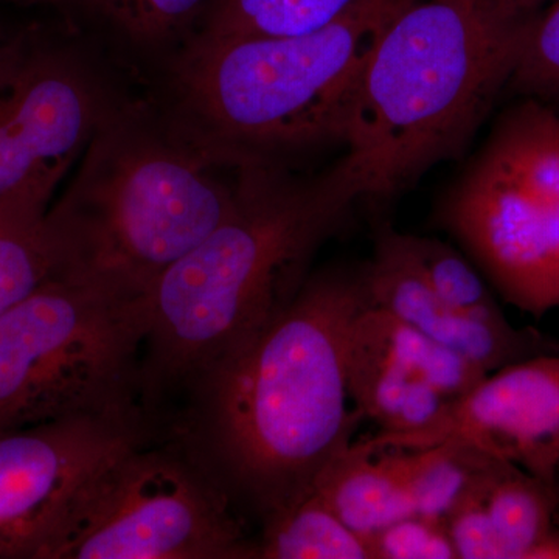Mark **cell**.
I'll return each instance as SVG.
<instances>
[{
    "label": "cell",
    "mask_w": 559,
    "mask_h": 559,
    "mask_svg": "<svg viewBox=\"0 0 559 559\" xmlns=\"http://www.w3.org/2000/svg\"><path fill=\"white\" fill-rule=\"evenodd\" d=\"M249 160L180 127L164 130L135 110L110 109L47 213L62 274L148 296L234 212Z\"/></svg>",
    "instance_id": "cell-4"
},
{
    "label": "cell",
    "mask_w": 559,
    "mask_h": 559,
    "mask_svg": "<svg viewBox=\"0 0 559 559\" xmlns=\"http://www.w3.org/2000/svg\"><path fill=\"white\" fill-rule=\"evenodd\" d=\"M371 559H457L443 522L412 516L366 538Z\"/></svg>",
    "instance_id": "cell-24"
},
{
    "label": "cell",
    "mask_w": 559,
    "mask_h": 559,
    "mask_svg": "<svg viewBox=\"0 0 559 559\" xmlns=\"http://www.w3.org/2000/svg\"><path fill=\"white\" fill-rule=\"evenodd\" d=\"M148 441V429L94 418L44 423L0 436V559H49L81 489Z\"/></svg>",
    "instance_id": "cell-10"
},
{
    "label": "cell",
    "mask_w": 559,
    "mask_h": 559,
    "mask_svg": "<svg viewBox=\"0 0 559 559\" xmlns=\"http://www.w3.org/2000/svg\"><path fill=\"white\" fill-rule=\"evenodd\" d=\"M148 296L73 274L0 314V436L94 418L148 428L143 347Z\"/></svg>",
    "instance_id": "cell-6"
},
{
    "label": "cell",
    "mask_w": 559,
    "mask_h": 559,
    "mask_svg": "<svg viewBox=\"0 0 559 559\" xmlns=\"http://www.w3.org/2000/svg\"><path fill=\"white\" fill-rule=\"evenodd\" d=\"M404 241L423 277L441 300L485 322L509 323L485 280L457 250L414 235H404Z\"/></svg>",
    "instance_id": "cell-21"
},
{
    "label": "cell",
    "mask_w": 559,
    "mask_h": 559,
    "mask_svg": "<svg viewBox=\"0 0 559 559\" xmlns=\"http://www.w3.org/2000/svg\"><path fill=\"white\" fill-rule=\"evenodd\" d=\"M348 384L353 406L382 436L428 428L452 400L349 340Z\"/></svg>",
    "instance_id": "cell-15"
},
{
    "label": "cell",
    "mask_w": 559,
    "mask_h": 559,
    "mask_svg": "<svg viewBox=\"0 0 559 559\" xmlns=\"http://www.w3.org/2000/svg\"><path fill=\"white\" fill-rule=\"evenodd\" d=\"M474 496L487 514L502 559H536L540 544L554 536L558 487L513 463L499 460Z\"/></svg>",
    "instance_id": "cell-16"
},
{
    "label": "cell",
    "mask_w": 559,
    "mask_h": 559,
    "mask_svg": "<svg viewBox=\"0 0 559 559\" xmlns=\"http://www.w3.org/2000/svg\"><path fill=\"white\" fill-rule=\"evenodd\" d=\"M110 27L142 46H159L200 24L209 0H83Z\"/></svg>",
    "instance_id": "cell-22"
},
{
    "label": "cell",
    "mask_w": 559,
    "mask_h": 559,
    "mask_svg": "<svg viewBox=\"0 0 559 559\" xmlns=\"http://www.w3.org/2000/svg\"><path fill=\"white\" fill-rule=\"evenodd\" d=\"M535 14L506 0H411L389 22L364 69L345 142L367 198L396 197L462 156L509 91Z\"/></svg>",
    "instance_id": "cell-3"
},
{
    "label": "cell",
    "mask_w": 559,
    "mask_h": 559,
    "mask_svg": "<svg viewBox=\"0 0 559 559\" xmlns=\"http://www.w3.org/2000/svg\"><path fill=\"white\" fill-rule=\"evenodd\" d=\"M366 274L320 272L248 348L183 400L175 440L260 521L311 491L362 421L349 396L353 323Z\"/></svg>",
    "instance_id": "cell-1"
},
{
    "label": "cell",
    "mask_w": 559,
    "mask_h": 559,
    "mask_svg": "<svg viewBox=\"0 0 559 559\" xmlns=\"http://www.w3.org/2000/svg\"><path fill=\"white\" fill-rule=\"evenodd\" d=\"M312 489L364 539L414 514L406 485L388 450L356 441L316 477Z\"/></svg>",
    "instance_id": "cell-13"
},
{
    "label": "cell",
    "mask_w": 559,
    "mask_h": 559,
    "mask_svg": "<svg viewBox=\"0 0 559 559\" xmlns=\"http://www.w3.org/2000/svg\"><path fill=\"white\" fill-rule=\"evenodd\" d=\"M356 0H209L194 35L207 38L288 36L318 31Z\"/></svg>",
    "instance_id": "cell-20"
},
{
    "label": "cell",
    "mask_w": 559,
    "mask_h": 559,
    "mask_svg": "<svg viewBox=\"0 0 559 559\" xmlns=\"http://www.w3.org/2000/svg\"><path fill=\"white\" fill-rule=\"evenodd\" d=\"M388 450L409 492L414 514L443 522L469 498L500 459L466 443Z\"/></svg>",
    "instance_id": "cell-18"
},
{
    "label": "cell",
    "mask_w": 559,
    "mask_h": 559,
    "mask_svg": "<svg viewBox=\"0 0 559 559\" xmlns=\"http://www.w3.org/2000/svg\"><path fill=\"white\" fill-rule=\"evenodd\" d=\"M252 559L234 499L175 440L134 444L73 500L49 559Z\"/></svg>",
    "instance_id": "cell-8"
},
{
    "label": "cell",
    "mask_w": 559,
    "mask_h": 559,
    "mask_svg": "<svg viewBox=\"0 0 559 559\" xmlns=\"http://www.w3.org/2000/svg\"><path fill=\"white\" fill-rule=\"evenodd\" d=\"M506 2L511 9L521 11V13L535 14L558 0H506Z\"/></svg>",
    "instance_id": "cell-25"
},
{
    "label": "cell",
    "mask_w": 559,
    "mask_h": 559,
    "mask_svg": "<svg viewBox=\"0 0 559 559\" xmlns=\"http://www.w3.org/2000/svg\"><path fill=\"white\" fill-rule=\"evenodd\" d=\"M509 91L554 106L559 102V0L530 22Z\"/></svg>",
    "instance_id": "cell-23"
},
{
    "label": "cell",
    "mask_w": 559,
    "mask_h": 559,
    "mask_svg": "<svg viewBox=\"0 0 559 559\" xmlns=\"http://www.w3.org/2000/svg\"><path fill=\"white\" fill-rule=\"evenodd\" d=\"M367 443L377 450L466 443L558 487L559 352L491 371L452 400L428 428L404 436L374 433Z\"/></svg>",
    "instance_id": "cell-11"
},
{
    "label": "cell",
    "mask_w": 559,
    "mask_h": 559,
    "mask_svg": "<svg viewBox=\"0 0 559 559\" xmlns=\"http://www.w3.org/2000/svg\"><path fill=\"white\" fill-rule=\"evenodd\" d=\"M440 218L503 300L559 310V112L521 98L503 110Z\"/></svg>",
    "instance_id": "cell-7"
},
{
    "label": "cell",
    "mask_w": 559,
    "mask_h": 559,
    "mask_svg": "<svg viewBox=\"0 0 559 559\" xmlns=\"http://www.w3.org/2000/svg\"><path fill=\"white\" fill-rule=\"evenodd\" d=\"M57 189L33 183L0 198V314L64 270L47 216Z\"/></svg>",
    "instance_id": "cell-14"
},
{
    "label": "cell",
    "mask_w": 559,
    "mask_h": 559,
    "mask_svg": "<svg viewBox=\"0 0 559 559\" xmlns=\"http://www.w3.org/2000/svg\"><path fill=\"white\" fill-rule=\"evenodd\" d=\"M7 39L0 38V51H2L3 46H5Z\"/></svg>",
    "instance_id": "cell-26"
},
{
    "label": "cell",
    "mask_w": 559,
    "mask_h": 559,
    "mask_svg": "<svg viewBox=\"0 0 559 559\" xmlns=\"http://www.w3.org/2000/svg\"><path fill=\"white\" fill-rule=\"evenodd\" d=\"M112 106L73 51L21 35L0 51V198L60 186Z\"/></svg>",
    "instance_id": "cell-9"
},
{
    "label": "cell",
    "mask_w": 559,
    "mask_h": 559,
    "mask_svg": "<svg viewBox=\"0 0 559 559\" xmlns=\"http://www.w3.org/2000/svg\"><path fill=\"white\" fill-rule=\"evenodd\" d=\"M364 274L374 307L392 312L487 373L559 352V344L538 331L485 322L441 300L418 270L404 235L389 227L381 230L373 261Z\"/></svg>",
    "instance_id": "cell-12"
},
{
    "label": "cell",
    "mask_w": 559,
    "mask_h": 559,
    "mask_svg": "<svg viewBox=\"0 0 559 559\" xmlns=\"http://www.w3.org/2000/svg\"><path fill=\"white\" fill-rule=\"evenodd\" d=\"M409 2L356 0L337 20L300 35H194L176 68L180 128L242 159L283 162L345 145L371 51Z\"/></svg>",
    "instance_id": "cell-5"
},
{
    "label": "cell",
    "mask_w": 559,
    "mask_h": 559,
    "mask_svg": "<svg viewBox=\"0 0 559 559\" xmlns=\"http://www.w3.org/2000/svg\"><path fill=\"white\" fill-rule=\"evenodd\" d=\"M364 198L366 183L347 154L310 178L283 162L249 160L234 212L150 289L146 414L186 400L270 329L304 288L320 246Z\"/></svg>",
    "instance_id": "cell-2"
},
{
    "label": "cell",
    "mask_w": 559,
    "mask_h": 559,
    "mask_svg": "<svg viewBox=\"0 0 559 559\" xmlns=\"http://www.w3.org/2000/svg\"><path fill=\"white\" fill-rule=\"evenodd\" d=\"M261 559H371L362 536L348 527L314 489L261 521Z\"/></svg>",
    "instance_id": "cell-19"
},
{
    "label": "cell",
    "mask_w": 559,
    "mask_h": 559,
    "mask_svg": "<svg viewBox=\"0 0 559 559\" xmlns=\"http://www.w3.org/2000/svg\"><path fill=\"white\" fill-rule=\"evenodd\" d=\"M352 340L399 369L428 382L450 400L465 395L488 374L392 312L374 307L371 301L356 316Z\"/></svg>",
    "instance_id": "cell-17"
}]
</instances>
